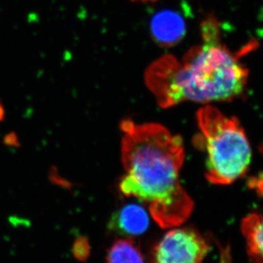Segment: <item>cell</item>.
<instances>
[{"mask_svg": "<svg viewBox=\"0 0 263 263\" xmlns=\"http://www.w3.org/2000/svg\"><path fill=\"white\" fill-rule=\"evenodd\" d=\"M120 127L124 170L119 183L122 194L144 203L163 229L180 226L194 205L180 181L185 159L181 137L154 123L139 124L125 119Z\"/></svg>", "mask_w": 263, "mask_h": 263, "instance_id": "1", "label": "cell"}, {"mask_svg": "<svg viewBox=\"0 0 263 263\" xmlns=\"http://www.w3.org/2000/svg\"><path fill=\"white\" fill-rule=\"evenodd\" d=\"M201 32V44L192 48L181 62L164 55L147 69L146 85L160 107L231 101L245 91L248 69L222 45L216 18L204 20Z\"/></svg>", "mask_w": 263, "mask_h": 263, "instance_id": "2", "label": "cell"}, {"mask_svg": "<svg viewBox=\"0 0 263 263\" xmlns=\"http://www.w3.org/2000/svg\"><path fill=\"white\" fill-rule=\"evenodd\" d=\"M200 134L196 143L206 154V178L216 185H229L246 174L251 161V147L236 118L227 117L212 106L197 112Z\"/></svg>", "mask_w": 263, "mask_h": 263, "instance_id": "3", "label": "cell"}, {"mask_svg": "<svg viewBox=\"0 0 263 263\" xmlns=\"http://www.w3.org/2000/svg\"><path fill=\"white\" fill-rule=\"evenodd\" d=\"M210 251V245L194 229H172L157 243L150 263H202Z\"/></svg>", "mask_w": 263, "mask_h": 263, "instance_id": "4", "label": "cell"}, {"mask_svg": "<svg viewBox=\"0 0 263 263\" xmlns=\"http://www.w3.org/2000/svg\"><path fill=\"white\" fill-rule=\"evenodd\" d=\"M152 33L161 46H172L184 37L186 25L181 15L174 11L158 13L152 20Z\"/></svg>", "mask_w": 263, "mask_h": 263, "instance_id": "5", "label": "cell"}, {"mask_svg": "<svg viewBox=\"0 0 263 263\" xmlns=\"http://www.w3.org/2000/svg\"><path fill=\"white\" fill-rule=\"evenodd\" d=\"M111 225L115 230L125 235H140L148 228V214L142 206L129 204L123 207L112 217Z\"/></svg>", "mask_w": 263, "mask_h": 263, "instance_id": "6", "label": "cell"}, {"mask_svg": "<svg viewBox=\"0 0 263 263\" xmlns=\"http://www.w3.org/2000/svg\"><path fill=\"white\" fill-rule=\"evenodd\" d=\"M242 233L246 240L251 263H262V219L260 214L249 215L242 221Z\"/></svg>", "mask_w": 263, "mask_h": 263, "instance_id": "7", "label": "cell"}, {"mask_svg": "<svg viewBox=\"0 0 263 263\" xmlns=\"http://www.w3.org/2000/svg\"><path fill=\"white\" fill-rule=\"evenodd\" d=\"M107 263H145L142 252L132 238L119 239L107 253Z\"/></svg>", "mask_w": 263, "mask_h": 263, "instance_id": "8", "label": "cell"}, {"mask_svg": "<svg viewBox=\"0 0 263 263\" xmlns=\"http://www.w3.org/2000/svg\"><path fill=\"white\" fill-rule=\"evenodd\" d=\"M230 260H231V258H230V256H229V251L227 250L225 251V253H223V255L221 256V263H231L230 262Z\"/></svg>", "mask_w": 263, "mask_h": 263, "instance_id": "9", "label": "cell"}, {"mask_svg": "<svg viewBox=\"0 0 263 263\" xmlns=\"http://www.w3.org/2000/svg\"><path fill=\"white\" fill-rule=\"evenodd\" d=\"M134 1H141V2H149V1H155V0H134Z\"/></svg>", "mask_w": 263, "mask_h": 263, "instance_id": "10", "label": "cell"}]
</instances>
